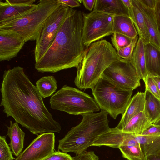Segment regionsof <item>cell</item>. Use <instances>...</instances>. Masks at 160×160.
Returning a JSON list of instances; mask_svg holds the SVG:
<instances>
[{"instance_id":"obj_12","label":"cell","mask_w":160,"mask_h":160,"mask_svg":"<svg viewBox=\"0 0 160 160\" xmlns=\"http://www.w3.org/2000/svg\"><path fill=\"white\" fill-rule=\"evenodd\" d=\"M0 61H9L18 55L25 42L16 32L0 29Z\"/></svg>"},{"instance_id":"obj_29","label":"cell","mask_w":160,"mask_h":160,"mask_svg":"<svg viewBox=\"0 0 160 160\" xmlns=\"http://www.w3.org/2000/svg\"><path fill=\"white\" fill-rule=\"evenodd\" d=\"M141 148L145 156L149 155H160V136Z\"/></svg>"},{"instance_id":"obj_35","label":"cell","mask_w":160,"mask_h":160,"mask_svg":"<svg viewBox=\"0 0 160 160\" xmlns=\"http://www.w3.org/2000/svg\"><path fill=\"white\" fill-rule=\"evenodd\" d=\"M58 1L60 3L72 8L80 6V3L82 2V0H58Z\"/></svg>"},{"instance_id":"obj_20","label":"cell","mask_w":160,"mask_h":160,"mask_svg":"<svg viewBox=\"0 0 160 160\" xmlns=\"http://www.w3.org/2000/svg\"><path fill=\"white\" fill-rule=\"evenodd\" d=\"M131 0L132 6L129 9V17L133 22L139 37L143 40L145 43L150 42V35L142 11L136 0Z\"/></svg>"},{"instance_id":"obj_10","label":"cell","mask_w":160,"mask_h":160,"mask_svg":"<svg viewBox=\"0 0 160 160\" xmlns=\"http://www.w3.org/2000/svg\"><path fill=\"white\" fill-rule=\"evenodd\" d=\"M102 75L124 90L133 91L140 86V79L129 60L123 59L113 62Z\"/></svg>"},{"instance_id":"obj_7","label":"cell","mask_w":160,"mask_h":160,"mask_svg":"<svg viewBox=\"0 0 160 160\" xmlns=\"http://www.w3.org/2000/svg\"><path fill=\"white\" fill-rule=\"evenodd\" d=\"M92 90L100 109L115 119L119 114H123L133 92L119 88L102 75Z\"/></svg>"},{"instance_id":"obj_40","label":"cell","mask_w":160,"mask_h":160,"mask_svg":"<svg viewBox=\"0 0 160 160\" xmlns=\"http://www.w3.org/2000/svg\"><path fill=\"white\" fill-rule=\"evenodd\" d=\"M143 160H160V155H149L145 156Z\"/></svg>"},{"instance_id":"obj_42","label":"cell","mask_w":160,"mask_h":160,"mask_svg":"<svg viewBox=\"0 0 160 160\" xmlns=\"http://www.w3.org/2000/svg\"><path fill=\"white\" fill-rule=\"evenodd\" d=\"M124 5L128 9H130L132 6V2L131 0H122Z\"/></svg>"},{"instance_id":"obj_41","label":"cell","mask_w":160,"mask_h":160,"mask_svg":"<svg viewBox=\"0 0 160 160\" xmlns=\"http://www.w3.org/2000/svg\"><path fill=\"white\" fill-rule=\"evenodd\" d=\"M152 77L157 84L160 96V76H152Z\"/></svg>"},{"instance_id":"obj_32","label":"cell","mask_w":160,"mask_h":160,"mask_svg":"<svg viewBox=\"0 0 160 160\" xmlns=\"http://www.w3.org/2000/svg\"><path fill=\"white\" fill-rule=\"evenodd\" d=\"M42 160H73L72 157L67 153L60 151H54Z\"/></svg>"},{"instance_id":"obj_27","label":"cell","mask_w":160,"mask_h":160,"mask_svg":"<svg viewBox=\"0 0 160 160\" xmlns=\"http://www.w3.org/2000/svg\"><path fill=\"white\" fill-rule=\"evenodd\" d=\"M132 39L125 35L114 33L111 38L112 43L117 51L130 44Z\"/></svg>"},{"instance_id":"obj_28","label":"cell","mask_w":160,"mask_h":160,"mask_svg":"<svg viewBox=\"0 0 160 160\" xmlns=\"http://www.w3.org/2000/svg\"><path fill=\"white\" fill-rule=\"evenodd\" d=\"M6 136H0V160H14L11 148L6 141Z\"/></svg>"},{"instance_id":"obj_23","label":"cell","mask_w":160,"mask_h":160,"mask_svg":"<svg viewBox=\"0 0 160 160\" xmlns=\"http://www.w3.org/2000/svg\"><path fill=\"white\" fill-rule=\"evenodd\" d=\"M113 30L114 33H121L132 39L138 35L132 20L126 16H113Z\"/></svg>"},{"instance_id":"obj_13","label":"cell","mask_w":160,"mask_h":160,"mask_svg":"<svg viewBox=\"0 0 160 160\" xmlns=\"http://www.w3.org/2000/svg\"><path fill=\"white\" fill-rule=\"evenodd\" d=\"M38 4H9L0 1V23L21 18L35 9Z\"/></svg>"},{"instance_id":"obj_30","label":"cell","mask_w":160,"mask_h":160,"mask_svg":"<svg viewBox=\"0 0 160 160\" xmlns=\"http://www.w3.org/2000/svg\"><path fill=\"white\" fill-rule=\"evenodd\" d=\"M138 36L132 39L129 45L117 51L118 55L122 59L129 60L131 58L138 39Z\"/></svg>"},{"instance_id":"obj_24","label":"cell","mask_w":160,"mask_h":160,"mask_svg":"<svg viewBox=\"0 0 160 160\" xmlns=\"http://www.w3.org/2000/svg\"><path fill=\"white\" fill-rule=\"evenodd\" d=\"M144 110L146 116L153 124L160 119V100L145 89Z\"/></svg>"},{"instance_id":"obj_43","label":"cell","mask_w":160,"mask_h":160,"mask_svg":"<svg viewBox=\"0 0 160 160\" xmlns=\"http://www.w3.org/2000/svg\"><path fill=\"white\" fill-rule=\"evenodd\" d=\"M153 124L155 125L160 126V119Z\"/></svg>"},{"instance_id":"obj_33","label":"cell","mask_w":160,"mask_h":160,"mask_svg":"<svg viewBox=\"0 0 160 160\" xmlns=\"http://www.w3.org/2000/svg\"><path fill=\"white\" fill-rule=\"evenodd\" d=\"M73 160H99L98 157L93 151L85 150L72 157Z\"/></svg>"},{"instance_id":"obj_2","label":"cell","mask_w":160,"mask_h":160,"mask_svg":"<svg viewBox=\"0 0 160 160\" xmlns=\"http://www.w3.org/2000/svg\"><path fill=\"white\" fill-rule=\"evenodd\" d=\"M83 24L82 12L74 10L65 19L43 57L35 63V69L38 72L54 73L77 67L85 52Z\"/></svg>"},{"instance_id":"obj_1","label":"cell","mask_w":160,"mask_h":160,"mask_svg":"<svg viewBox=\"0 0 160 160\" xmlns=\"http://www.w3.org/2000/svg\"><path fill=\"white\" fill-rule=\"evenodd\" d=\"M0 91V106L7 117H12L33 134L60 132V124L53 119L22 67L4 71Z\"/></svg>"},{"instance_id":"obj_4","label":"cell","mask_w":160,"mask_h":160,"mask_svg":"<svg viewBox=\"0 0 160 160\" xmlns=\"http://www.w3.org/2000/svg\"><path fill=\"white\" fill-rule=\"evenodd\" d=\"M108 114L101 110L98 113L81 115L82 118L80 122L72 127L62 138L59 140L58 151L72 152L77 155L86 150L99 136L110 129Z\"/></svg>"},{"instance_id":"obj_11","label":"cell","mask_w":160,"mask_h":160,"mask_svg":"<svg viewBox=\"0 0 160 160\" xmlns=\"http://www.w3.org/2000/svg\"><path fill=\"white\" fill-rule=\"evenodd\" d=\"M54 132L40 134L14 160H42L54 152Z\"/></svg>"},{"instance_id":"obj_39","label":"cell","mask_w":160,"mask_h":160,"mask_svg":"<svg viewBox=\"0 0 160 160\" xmlns=\"http://www.w3.org/2000/svg\"><path fill=\"white\" fill-rule=\"evenodd\" d=\"M145 7L154 9L156 6L157 0H139Z\"/></svg>"},{"instance_id":"obj_15","label":"cell","mask_w":160,"mask_h":160,"mask_svg":"<svg viewBox=\"0 0 160 160\" xmlns=\"http://www.w3.org/2000/svg\"><path fill=\"white\" fill-rule=\"evenodd\" d=\"M130 134L123 132L115 128H111L109 131L99 136L92 146H104L118 148L120 146L124 145Z\"/></svg>"},{"instance_id":"obj_21","label":"cell","mask_w":160,"mask_h":160,"mask_svg":"<svg viewBox=\"0 0 160 160\" xmlns=\"http://www.w3.org/2000/svg\"><path fill=\"white\" fill-rule=\"evenodd\" d=\"M9 126H6L8 130L7 135L10 139L9 144L12 153L17 157L22 152L23 148L25 133L19 127L16 122L10 121Z\"/></svg>"},{"instance_id":"obj_26","label":"cell","mask_w":160,"mask_h":160,"mask_svg":"<svg viewBox=\"0 0 160 160\" xmlns=\"http://www.w3.org/2000/svg\"><path fill=\"white\" fill-rule=\"evenodd\" d=\"M118 148L128 160H143L145 156L141 146L122 145Z\"/></svg>"},{"instance_id":"obj_31","label":"cell","mask_w":160,"mask_h":160,"mask_svg":"<svg viewBox=\"0 0 160 160\" xmlns=\"http://www.w3.org/2000/svg\"><path fill=\"white\" fill-rule=\"evenodd\" d=\"M145 89L148 90L154 96L160 100V96L157 85L152 75L148 74L144 82Z\"/></svg>"},{"instance_id":"obj_17","label":"cell","mask_w":160,"mask_h":160,"mask_svg":"<svg viewBox=\"0 0 160 160\" xmlns=\"http://www.w3.org/2000/svg\"><path fill=\"white\" fill-rule=\"evenodd\" d=\"M144 46V41L139 37L132 57L129 60L140 79L143 80L144 82L145 81L148 74L146 65Z\"/></svg>"},{"instance_id":"obj_25","label":"cell","mask_w":160,"mask_h":160,"mask_svg":"<svg viewBox=\"0 0 160 160\" xmlns=\"http://www.w3.org/2000/svg\"><path fill=\"white\" fill-rule=\"evenodd\" d=\"M36 84V87L43 98L52 95L58 88L57 80L52 75L42 77Z\"/></svg>"},{"instance_id":"obj_5","label":"cell","mask_w":160,"mask_h":160,"mask_svg":"<svg viewBox=\"0 0 160 160\" xmlns=\"http://www.w3.org/2000/svg\"><path fill=\"white\" fill-rule=\"evenodd\" d=\"M38 2L37 8L25 16L0 23V29L16 32L25 42L36 41L46 19L62 4L58 0H40Z\"/></svg>"},{"instance_id":"obj_18","label":"cell","mask_w":160,"mask_h":160,"mask_svg":"<svg viewBox=\"0 0 160 160\" xmlns=\"http://www.w3.org/2000/svg\"><path fill=\"white\" fill-rule=\"evenodd\" d=\"M93 10L113 16L129 17V10L124 5L122 0H96Z\"/></svg>"},{"instance_id":"obj_8","label":"cell","mask_w":160,"mask_h":160,"mask_svg":"<svg viewBox=\"0 0 160 160\" xmlns=\"http://www.w3.org/2000/svg\"><path fill=\"white\" fill-rule=\"evenodd\" d=\"M82 14V38L87 48L92 43L114 33L113 16L94 10Z\"/></svg>"},{"instance_id":"obj_34","label":"cell","mask_w":160,"mask_h":160,"mask_svg":"<svg viewBox=\"0 0 160 160\" xmlns=\"http://www.w3.org/2000/svg\"><path fill=\"white\" fill-rule=\"evenodd\" d=\"M154 12L158 32L160 36V0H157Z\"/></svg>"},{"instance_id":"obj_16","label":"cell","mask_w":160,"mask_h":160,"mask_svg":"<svg viewBox=\"0 0 160 160\" xmlns=\"http://www.w3.org/2000/svg\"><path fill=\"white\" fill-rule=\"evenodd\" d=\"M143 15L145 25L150 37V43L160 49V36L153 9L144 6L139 0H136Z\"/></svg>"},{"instance_id":"obj_37","label":"cell","mask_w":160,"mask_h":160,"mask_svg":"<svg viewBox=\"0 0 160 160\" xmlns=\"http://www.w3.org/2000/svg\"><path fill=\"white\" fill-rule=\"evenodd\" d=\"M35 0H6L5 2L9 4L29 5L33 4Z\"/></svg>"},{"instance_id":"obj_14","label":"cell","mask_w":160,"mask_h":160,"mask_svg":"<svg viewBox=\"0 0 160 160\" xmlns=\"http://www.w3.org/2000/svg\"><path fill=\"white\" fill-rule=\"evenodd\" d=\"M145 103L144 92H138L131 98L120 121L115 128L121 130L132 118L144 111Z\"/></svg>"},{"instance_id":"obj_36","label":"cell","mask_w":160,"mask_h":160,"mask_svg":"<svg viewBox=\"0 0 160 160\" xmlns=\"http://www.w3.org/2000/svg\"><path fill=\"white\" fill-rule=\"evenodd\" d=\"M160 133V126L153 125L145 131L142 135H149Z\"/></svg>"},{"instance_id":"obj_6","label":"cell","mask_w":160,"mask_h":160,"mask_svg":"<svg viewBox=\"0 0 160 160\" xmlns=\"http://www.w3.org/2000/svg\"><path fill=\"white\" fill-rule=\"evenodd\" d=\"M49 102L52 109L71 115H81L100 110L95 99L89 95L67 85L52 95Z\"/></svg>"},{"instance_id":"obj_22","label":"cell","mask_w":160,"mask_h":160,"mask_svg":"<svg viewBox=\"0 0 160 160\" xmlns=\"http://www.w3.org/2000/svg\"><path fill=\"white\" fill-rule=\"evenodd\" d=\"M152 125L143 111L132 118L120 131L135 136L141 135Z\"/></svg>"},{"instance_id":"obj_19","label":"cell","mask_w":160,"mask_h":160,"mask_svg":"<svg viewBox=\"0 0 160 160\" xmlns=\"http://www.w3.org/2000/svg\"><path fill=\"white\" fill-rule=\"evenodd\" d=\"M144 49L148 74L160 76V49L150 42L145 43Z\"/></svg>"},{"instance_id":"obj_3","label":"cell","mask_w":160,"mask_h":160,"mask_svg":"<svg viewBox=\"0 0 160 160\" xmlns=\"http://www.w3.org/2000/svg\"><path fill=\"white\" fill-rule=\"evenodd\" d=\"M122 59L107 41L102 40L92 43L85 50L82 59L76 67L75 85L81 90L92 89L112 63Z\"/></svg>"},{"instance_id":"obj_38","label":"cell","mask_w":160,"mask_h":160,"mask_svg":"<svg viewBox=\"0 0 160 160\" xmlns=\"http://www.w3.org/2000/svg\"><path fill=\"white\" fill-rule=\"evenodd\" d=\"M96 0H82V2L86 9L91 11L94 9Z\"/></svg>"},{"instance_id":"obj_9","label":"cell","mask_w":160,"mask_h":160,"mask_svg":"<svg viewBox=\"0 0 160 160\" xmlns=\"http://www.w3.org/2000/svg\"><path fill=\"white\" fill-rule=\"evenodd\" d=\"M74 10L72 8L62 3L59 8L46 19L36 40L34 50L36 62L43 57L53 42L65 19Z\"/></svg>"}]
</instances>
